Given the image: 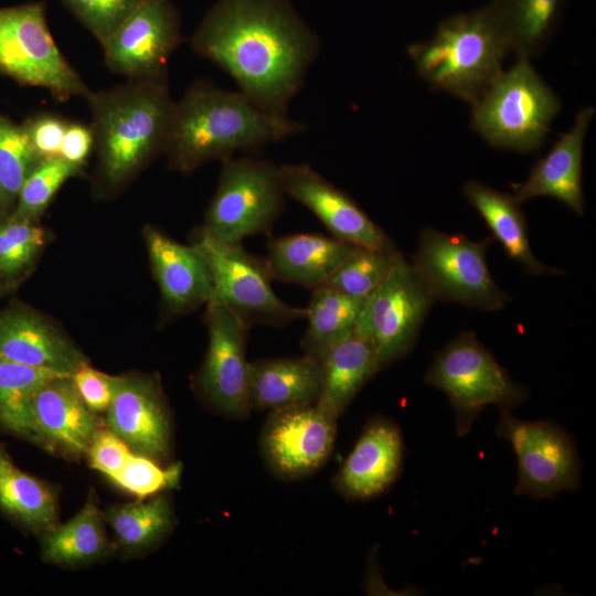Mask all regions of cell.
Instances as JSON below:
<instances>
[{
  "label": "cell",
  "mask_w": 596,
  "mask_h": 596,
  "mask_svg": "<svg viewBox=\"0 0 596 596\" xmlns=\"http://www.w3.org/2000/svg\"><path fill=\"white\" fill-rule=\"evenodd\" d=\"M102 44L141 0H60Z\"/></svg>",
  "instance_id": "cell-38"
},
{
  "label": "cell",
  "mask_w": 596,
  "mask_h": 596,
  "mask_svg": "<svg viewBox=\"0 0 596 596\" xmlns=\"http://www.w3.org/2000/svg\"><path fill=\"white\" fill-rule=\"evenodd\" d=\"M45 242L38 222L12 213L0 216V281L13 283L26 273Z\"/></svg>",
  "instance_id": "cell-34"
},
{
  "label": "cell",
  "mask_w": 596,
  "mask_h": 596,
  "mask_svg": "<svg viewBox=\"0 0 596 596\" xmlns=\"http://www.w3.org/2000/svg\"><path fill=\"white\" fill-rule=\"evenodd\" d=\"M31 414L36 444L70 456L86 454L99 428L71 375H58L42 384L32 397Z\"/></svg>",
  "instance_id": "cell-20"
},
{
  "label": "cell",
  "mask_w": 596,
  "mask_h": 596,
  "mask_svg": "<svg viewBox=\"0 0 596 596\" xmlns=\"http://www.w3.org/2000/svg\"><path fill=\"white\" fill-rule=\"evenodd\" d=\"M195 243L210 267L211 301L225 306L247 328L284 326L306 317V308L290 306L275 294L265 259L253 256L242 244H224L202 231Z\"/></svg>",
  "instance_id": "cell-12"
},
{
  "label": "cell",
  "mask_w": 596,
  "mask_h": 596,
  "mask_svg": "<svg viewBox=\"0 0 596 596\" xmlns=\"http://www.w3.org/2000/svg\"><path fill=\"white\" fill-rule=\"evenodd\" d=\"M594 114L593 106L582 108L570 130L561 135L547 155L534 164L526 180L510 185L518 202L522 204L538 196H550L576 215H584L583 149Z\"/></svg>",
  "instance_id": "cell-19"
},
{
  "label": "cell",
  "mask_w": 596,
  "mask_h": 596,
  "mask_svg": "<svg viewBox=\"0 0 596 596\" xmlns=\"http://www.w3.org/2000/svg\"><path fill=\"white\" fill-rule=\"evenodd\" d=\"M40 535L42 560L57 566H85L102 561L111 551L104 514L93 496L71 520Z\"/></svg>",
  "instance_id": "cell-27"
},
{
  "label": "cell",
  "mask_w": 596,
  "mask_h": 596,
  "mask_svg": "<svg viewBox=\"0 0 596 596\" xmlns=\"http://www.w3.org/2000/svg\"><path fill=\"white\" fill-rule=\"evenodd\" d=\"M424 381L448 397L459 436L469 433L487 406L512 409L530 397L529 390L509 375L471 331L461 332L436 353Z\"/></svg>",
  "instance_id": "cell-6"
},
{
  "label": "cell",
  "mask_w": 596,
  "mask_h": 596,
  "mask_svg": "<svg viewBox=\"0 0 596 596\" xmlns=\"http://www.w3.org/2000/svg\"><path fill=\"white\" fill-rule=\"evenodd\" d=\"M82 170L60 156L41 158L26 177L12 214L38 222L58 189Z\"/></svg>",
  "instance_id": "cell-36"
},
{
  "label": "cell",
  "mask_w": 596,
  "mask_h": 596,
  "mask_svg": "<svg viewBox=\"0 0 596 596\" xmlns=\"http://www.w3.org/2000/svg\"><path fill=\"white\" fill-rule=\"evenodd\" d=\"M322 386L317 356L264 359L249 362L248 395L252 409L275 411L316 404Z\"/></svg>",
  "instance_id": "cell-24"
},
{
  "label": "cell",
  "mask_w": 596,
  "mask_h": 596,
  "mask_svg": "<svg viewBox=\"0 0 596 596\" xmlns=\"http://www.w3.org/2000/svg\"><path fill=\"white\" fill-rule=\"evenodd\" d=\"M435 301L411 262L398 253L384 280L366 298L355 327L373 345L381 370L413 349Z\"/></svg>",
  "instance_id": "cell-11"
},
{
  "label": "cell",
  "mask_w": 596,
  "mask_h": 596,
  "mask_svg": "<svg viewBox=\"0 0 596 596\" xmlns=\"http://www.w3.org/2000/svg\"><path fill=\"white\" fill-rule=\"evenodd\" d=\"M262 110L288 116L321 42L289 0H217L191 40Z\"/></svg>",
  "instance_id": "cell-1"
},
{
  "label": "cell",
  "mask_w": 596,
  "mask_h": 596,
  "mask_svg": "<svg viewBox=\"0 0 596 596\" xmlns=\"http://www.w3.org/2000/svg\"><path fill=\"white\" fill-rule=\"evenodd\" d=\"M471 106V127L489 145L526 153L544 143L561 99L529 58L518 57Z\"/></svg>",
  "instance_id": "cell-5"
},
{
  "label": "cell",
  "mask_w": 596,
  "mask_h": 596,
  "mask_svg": "<svg viewBox=\"0 0 596 596\" xmlns=\"http://www.w3.org/2000/svg\"><path fill=\"white\" fill-rule=\"evenodd\" d=\"M403 455L400 427L383 416L373 417L336 475L334 488L348 500L374 498L396 480Z\"/></svg>",
  "instance_id": "cell-18"
},
{
  "label": "cell",
  "mask_w": 596,
  "mask_h": 596,
  "mask_svg": "<svg viewBox=\"0 0 596 596\" xmlns=\"http://www.w3.org/2000/svg\"><path fill=\"white\" fill-rule=\"evenodd\" d=\"M490 243L489 237L476 242L464 234L426 227L411 265L436 301L497 311L511 297L497 285L488 268L486 252Z\"/></svg>",
  "instance_id": "cell-9"
},
{
  "label": "cell",
  "mask_w": 596,
  "mask_h": 596,
  "mask_svg": "<svg viewBox=\"0 0 596 596\" xmlns=\"http://www.w3.org/2000/svg\"><path fill=\"white\" fill-rule=\"evenodd\" d=\"M67 120L53 114H39L28 118L22 125L32 147L40 158L60 156Z\"/></svg>",
  "instance_id": "cell-40"
},
{
  "label": "cell",
  "mask_w": 596,
  "mask_h": 596,
  "mask_svg": "<svg viewBox=\"0 0 596 596\" xmlns=\"http://www.w3.org/2000/svg\"><path fill=\"white\" fill-rule=\"evenodd\" d=\"M497 436L507 440L518 460L515 496L552 499L581 487L582 465L576 444L562 426L550 421H524L501 408Z\"/></svg>",
  "instance_id": "cell-10"
},
{
  "label": "cell",
  "mask_w": 596,
  "mask_h": 596,
  "mask_svg": "<svg viewBox=\"0 0 596 596\" xmlns=\"http://www.w3.org/2000/svg\"><path fill=\"white\" fill-rule=\"evenodd\" d=\"M0 358L65 375L88 363L64 334L21 305L0 310Z\"/></svg>",
  "instance_id": "cell-21"
},
{
  "label": "cell",
  "mask_w": 596,
  "mask_h": 596,
  "mask_svg": "<svg viewBox=\"0 0 596 596\" xmlns=\"http://www.w3.org/2000/svg\"><path fill=\"white\" fill-rule=\"evenodd\" d=\"M510 53L486 6L443 19L434 35L407 54L417 75L434 91L473 104L501 74Z\"/></svg>",
  "instance_id": "cell-4"
},
{
  "label": "cell",
  "mask_w": 596,
  "mask_h": 596,
  "mask_svg": "<svg viewBox=\"0 0 596 596\" xmlns=\"http://www.w3.org/2000/svg\"><path fill=\"white\" fill-rule=\"evenodd\" d=\"M358 245L319 233L268 241L265 263L272 279L315 289L324 286Z\"/></svg>",
  "instance_id": "cell-23"
},
{
  "label": "cell",
  "mask_w": 596,
  "mask_h": 596,
  "mask_svg": "<svg viewBox=\"0 0 596 596\" xmlns=\"http://www.w3.org/2000/svg\"><path fill=\"white\" fill-rule=\"evenodd\" d=\"M0 74L60 102L91 93L56 45L42 0L0 8Z\"/></svg>",
  "instance_id": "cell-8"
},
{
  "label": "cell",
  "mask_w": 596,
  "mask_h": 596,
  "mask_svg": "<svg viewBox=\"0 0 596 596\" xmlns=\"http://www.w3.org/2000/svg\"><path fill=\"white\" fill-rule=\"evenodd\" d=\"M398 251L356 246L324 286L348 296L368 298L389 274Z\"/></svg>",
  "instance_id": "cell-35"
},
{
  "label": "cell",
  "mask_w": 596,
  "mask_h": 596,
  "mask_svg": "<svg viewBox=\"0 0 596 596\" xmlns=\"http://www.w3.org/2000/svg\"><path fill=\"white\" fill-rule=\"evenodd\" d=\"M65 375L0 358V430L36 443L31 402L46 381Z\"/></svg>",
  "instance_id": "cell-32"
},
{
  "label": "cell",
  "mask_w": 596,
  "mask_h": 596,
  "mask_svg": "<svg viewBox=\"0 0 596 596\" xmlns=\"http://www.w3.org/2000/svg\"><path fill=\"white\" fill-rule=\"evenodd\" d=\"M71 379L91 411L94 413L107 411L114 397L116 376L99 372L87 363L77 369Z\"/></svg>",
  "instance_id": "cell-41"
},
{
  "label": "cell",
  "mask_w": 596,
  "mask_h": 596,
  "mask_svg": "<svg viewBox=\"0 0 596 596\" xmlns=\"http://www.w3.org/2000/svg\"><path fill=\"white\" fill-rule=\"evenodd\" d=\"M100 179L116 188L163 152L174 100L168 79H128L86 97Z\"/></svg>",
  "instance_id": "cell-3"
},
{
  "label": "cell",
  "mask_w": 596,
  "mask_h": 596,
  "mask_svg": "<svg viewBox=\"0 0 596 596\" xmlns=\"http://www.w3.org/2000/svg\"><path fill=\"white\" fill-rule=\"evenodd\" d=\"M117 546L127 554H141L157 546L172 530L174 513L167 496L113 505L103 513Z\"/></svg>",
  "instance_id": "cell-30"
},
{
  "label": "cell",
  "mask_w": 596,
  "mask_h": 596,
  "mask_svg": "<svg viewBox=\"0 0 596 596\" xmlns=\"http://www.w3.org/2000/svg\"><path fill=\"white\" fill-rule=\"evenodd\" d=\"M365 300L328 286L312 289L306 308L308 326L301 340L304 353L320 359L332 344L352 334Z\"/></svg>",
  "instance_id": "cell-31"
},
{
  "label": "cell",
  "mask_w": 596,
  "mask_h": 596,
  "mask_svg": "<svg viewBox=\"0 0 596 596\" xmlns=\"http://www.w3.org/2000/svg\"><path fill=\"white\" fill-rule=\"evenodd\" d=\"M279 174L286 195L309 209L332 236L369 248H396L353 199L309 164H281Z\"/></svg>",
  "instance_id": "cell-16"
},
{
  "label": "cell",
  "mask_w": 596,
  "mask_h": 596,
  "mask_svg": "<svg viewBox=\"0 0 596 596\" xmlns=\"http://www.w3.org/2000/svg\"><path fill=\"white\" fill-rule=\"evenodd\" d=\"M106 427L123 439L132 453L157 461L171 451V422L157 383L140 375L116 376Z\"/></svg>",
  "instance_id": "cell-17"
},
{
  "label": "cell",
  "mask_w": 596,
  "mask_h": 596,
  "mask_svg": "<svg viewBox=\"0 0 596 596\" xmlns=\"http://www.w3.org/2000/svg\"><path fill=\"white\" fill-rule=\"evenodd\" d=\"M145 240L162 300L171 312H184L211 301L212 276L196 243L181 244L152 226L145 228Z\"/></svg>",
  "instance_id": "cell-22"
},
{
  "label": "cell",
  "mask_w": 596,
  "mask_h": 596,
  "mask_svg": "<svg viewBox=\"0 0 596 596\" xmlns=\"http://www.w3.org/2000/svg\"><path fill=\"white\" fill-rule=\"evenodd\" d=\"M337 419L316 404L270 411L260 435V450L280 478L298 479L318 470L336 440Z\"/></svg>",
  "instance_id": "cell-15"
},
{
  "label": "cell",
  "mask_w": 596,
  "mask_h": 596,
  "mask_svg": "<svg viewBox=\"0 0 596 596\" xmlns=\"http://www.w3.org/2000/svg\"><path fill=\"white\" fill-rule=\"evenodd\" d=\"M209 344L196 376L201 395L227 417L242 419L252 407L248 395L246 337L248 328L225 306L206 304Z\"/></svg>",
  "instance_id": "cell-14"
},
{
  "label": "cell",
  "mask_w": 596,
  "mask_h": 596,
  "mask_svg": "<svg viewBox=\"0 0 596 596\" xmlns=\"http://www.w3.org/2000/svg\"><path fill=\"white\" fill-rule=\"evenodd\" d=\"M182 41L171 0H141L100 45L107 67L127 79H168V63Z\"/></svg>",
  "instance_id": "cell-13"
},
{
  "label": "cell",
  "mask_w": 596,
  "mask_h": 596,
  "mask_svg": "<svg viewBox=\"0 0 596 596\" xmlns=\"http://www.w3.org/2000/svg\"><path fill=\"white\" fill-rule=\"evenodd\" d=\"M0 512L22 530L34 533L56 524L55 492L43 480L21 470L0 444Z\"/></svg>",
  "instance_id": "cell-29"
},
{
  "label": "cell",
  "mask_w": 596,
  "mask_h": 596,
  "mask_svg": "<svg viewBox=\"0 0 596 596\" xmlns=\"http://www.w3.org/2000/svg\"><path fill=\"white\" fill-rule=\"evenodd\" d=\"M566 0H489L485 6L502 31L510 52L541 54L557 30Z\"/></svg>",
  "instance_id": "cell-28"
},
{
  "label": "cell",
  "mask_w": 596,
  "mask_h": 596,
  "mask_svg": "<svg viewBox=\"0 0 596 596\" xmlns=\"http://www.w3.org/2000/svg\"><path fill=\"white\" fill-rule=\"evenodd\" d=\"M131 454L127 444L107 427L98 428L86 453L91 467L109 479L120 471Z\"/></svg>",
  "instance_id": "cell-39"
},
{
  "label": "cell",
  "mask_w": 596,
  "mask_h": 596,
  "mask_svg": "<svg viewBox=\"0 0 596 596\" xmlns=\"http://www.w3.org/2000/svg\"><path fill=\"white\" fill-rule=\"evenodd\" d=\"M93 148L94 135L91 126L68 121L63 137L60 157L83 169Z\"/></svg>",
  "instance_id": "cell-42"
},
{
  "label": "cell",
  "mask_w": 596,
  "mask_h": 596,
  "mask_svg": "<svg viewBox=\"0 0 596 596\" xmlns=\"http://www.w3.org/2000/svg\"><path fill=\"white\" fill-rule=\"evenodd\" d=\"M12 286L10 285H7L2 281H0V296H2L3 294H6V291H8L9 289H11Z\"/></svg>",
  "instance_id": "cell-43"
},
{
  "label": "cell",
  "mask_w": 596,
  "mask_h": 596,
  "mask_svg": "<svg viewBox=\"0 0 596 596\" xmlns=\"http://www.w3.org/2000/svg\"><path fill=\"white\" fill-rule=\"evenodd\" d=\"M181 472L180 464L162 468L157 460L132 453L125 466L110 480L125 491L145 499L177 487Z\"/></svg>",
  "instance_id": "cell-37"
},
{
  "label": "cell",
  "mask_w": 596,
  "mask_h": 596,
  "mask_svg": "<svg viewBox=\"0 0 596 596\" xmlns=\"http://www.w3.org/2000/svg\"><path fill=\"white\" fill-rule=\"evenodd\" d=\"M40 159L22 125L0 111V216L12 213L26 177Z\"/></svg>",
  "instance_id": "cell-33"
},
{
  "label": "cell",
  "mask_w": 596,
  "mask_h": 596,
  "mask_svg": "<svg viewBox=\"0 0 596 596\" xmlns=\"http://www.w3.org/2000/svg\"><path fill=\"white\" fill-rule=\"evenodd\" d=\"M467 202L480 214L507 255L531 275H556L562 270L538 260L531 249L521 203L512 194L500 192L479 181L462 185Z\"/></svg>",
  "instance_id": "cell-26"
},
{
  "label": "cell",
  "mask_w": 596,
  "mask_h": 596,
  "mask_svg": "<svg viewBox=\"0 0 596 596\" xmlns=\"http://www.w3.org/2000/svg\"><path fill=\"white\" fill-rule=\"evenodd\" d=\"M305 130L301 121L266 113L240 91L196 81L174 102L163 152L171 168L191 172L210 160L257 150Z\"/></svg>",
  "instance_id": "cell-2"
},
{
  "label": "cell",
  "mask_w": 596,
  "mask_h": 596,
  "mask_svg": "<svg viewBox=\"0 0 596 596\" xmlns=\"http://www.w3.org/2000/svg\"><path fill=\"white\" fill-rule=\"evenodd\" d=\"M320 360L322 386L316 406L338 419L381 368L373 345L355 331L332 344Z\"/></svg>",
  "instance_id": "cell-25"
},
{
  "label": "cell",
  "mask_w": 596,
  "mask_h": 596,
  "mask_svg": "<svg viewBox=\"0 0 596 596\" xmlns=\"http://www.w3.org/2000/svg\"><path fill=\"white\" fill-rule=\"evenodd\" d=\"M285 196L279 166L265 159L227 157L222 160L201 231L230 245L268 234L284 211Z\"/></svg>",
  "instance_id": "cell-7"
}]
</instances>
